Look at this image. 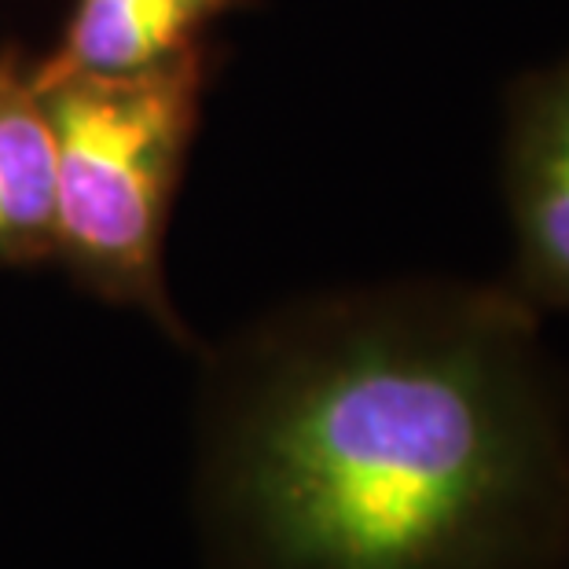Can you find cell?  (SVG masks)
<instances>
[{
  "instance_id": "1",
  "label": "cell",
  "mask_w": 569,
  "mask_h": 569,
  "mask_svg": "<svg viewBox=\"0 0 569 569\" xmlns=\"http://www.w3.org/2000/svg\"><path fill=\"white\" fill-rule=\"evenodd\" d=\"M210 569H569V386L507 283L295 301L210 353Z\"/></svg>"
},
{
  "instance_id": "4",
  "label": "cell",
  "mask_w": 569,
  "mask_h": 569,
  "mask_svg": "<svg viewBox=\"0 0 569 569\" xmlns=\"http://www.w3.org/2000/svg\"><path fill=\"white\" fill-rule=\"evenodd\" d=\"M253 4L258 0H74L59 44L33 59V81L159 67L206 44L217 19Z\"/></svg>"
},
{
  "instance_id": "3",
  "label": "cell",
  "mask_w": 569,
  "mask_h": 569,
  "mask_svg": "<svg viewBox=\"0 0 569 569\" xmlns=\"http://www.w3.org/2000/svg\"><path fill=\"white\" fill-rule=\"evenodd\" d=\"M500 184L529 309L569 312V52L529 67L503 96Z\"/></svg>"
},
{
  "instance_id": "2",
  "label": "cell",
  "mask_w": 569,
  "mask_h": 569,
  "mask_svg": "<svg viewBox=\"0 0 569 569\" xmlns=\"http://www.w3.org/2000/svg\"><path fill=\"white\" fill-rule=\"evenodd\" d=\"M210 41L132 74L33 81L56 137V264L81 290L191 342L166 287V232L213 74Z\"/></svg>"
},
{
  "instance_id": "5",
  "label": "cell",
  "mask_w": 569,
  "mask_h": 569,
  "mask_svg": "<svg viewBox=\"0 0 569 569\" xmlns=\"http://www.w3.org/2000/svg\"><path fill=\"white\" fill-rule=\"evenodd\" d=\"M56 258V137L33 59L0 48V272Z\"/></svg>"
}]
</instances>
